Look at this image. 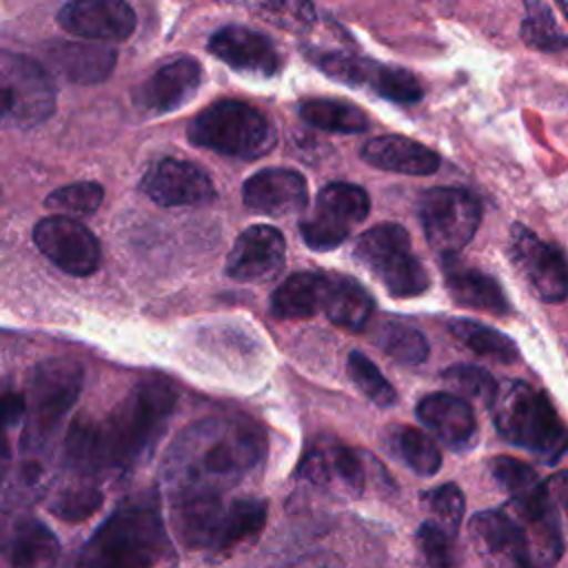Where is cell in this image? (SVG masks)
Instances as JSON below:
<instances>
[{"mask_svg":"<svg viewBox=\"0 0 568 568\" xmlns=\"http://www.w3.org/2000/svg\"><path fill=\"white\" fill-rule=\"evenodd\" d=\"M175 402L178 393L166 379H146L135 384L106 417H78L64 439L69 466L82 475L133 468L162 437Z\"/></svg>","mask_w":568,"mask_h":568,"instance_id":"6da1fadb","label":"cell"},{"mask_svg":"<svg viewBox=\"0 0 568 568\" xmlns=\"http://www.w3.org/2000/svg\"><path fill=\"white\" fill-rule=\"evenodd\" d=\"M266 433L246 417H206L186 426L164 457L171 499L222 497L266 457Z\"/></svg>","mask_w":568,"mask_h":568,"instance_id":"7a4b0ae2","label":"cell"},{"mask_svg":"<svg viewBox=\"0 0 568 568\" xmlns=\"http://www.w3.org/2000/svg\"><path fill=\"white\" fill-rule=\"evenodd\" d=\"M173 555L155 493L124 499L84 544L78 568H162Z\"/></svg>","mask_w":568,"mask_h":568,"instance_id":"3957f363","label":"cell"},{"mask_svg":"<svg viewBox=\"0 0 568 568\" xmlns=\"http://www.w3.org/2000/svg\"><path fill=\"white\" fill-rule=\"evenodd\" d=\"M493 422L501 439L532 453L546 464L559 462L568 450V428L544 390L521 379L497 384L490 404Z\"/></svg>","mask_w":568,"mask_h":568,"instance_id":"277c9868","label":"cell"},{"mask_svg":"<svg viewBox=\"0 0 568 568\" xmlns=\"http://www.w3.org/2000/svg\"><path fill=\"white\" fill-rule=\"evenodd\" d=\"M84 371L69 357H49L36 364L27 377L22 444L36 453L42 448L78 402Z\"/></svg>","mask_w":568,"mask_h":568,"instance_id":"5b68a950","label":"cell"},{"mask_svg":"<svg viewBox=\"0 0 568 568\" xmlns=\"http://www.w3.org/2000/svg\"><path fill=\"white\" fill-rule=\"evenodd\" d=\"M189 140L229 158L257 160L275 146L277 133L255 106L240 100H220L191 120Z\"/></svg>","mask_w":568,"mask_h":568,"instance_id":"8992f818","label":"cell"},{"mask_svg":"<svg viewBox=\"0 0 568 568\" xmlns=\"http://www.w3.org/2000/svg\"><path fill=\"white\" fill-rule=\"evenodd\" d=\"M355 257L393 297H415L430 286L428 271L413 253L410 237L399 224L386 222L364 231L355 242Z\"/></svg>","mask_w":568,"mask_h":568,"instance_id":"52a82bcc","label":"cell"},{"mask_svg":"<svg viewBox=\"0 0 568 568\" xmlns=\"http://www.w3.org/2000/svg\"><path fill=\"white\" fill-rule=\"evenodd\" d=\"M55 109V87L49 71L29 55L0 49V124L31 129Z\"/></svg>","mask_w":568,"mask_h":568,"instance_id":"ba28073f","label":"cell"},{"mask_svg":"<svg viewBox=\"0 0 568 568\" xmlns=\"http://www.w3.org/2000/svg\"><path fill=\"white\" fill-rule=\"evenodd\" d=\"M419 220L428 244L444 257H450L475 237L481 206L466 189L435 186L419 197Z\"/></svg>","mask_w":568,"mask_h":568,"instance_id":"9c48e42d","label":"cell"},{"mask_svg":"<svg viewBox=\"0 0 568 568\" xmlns=\"http://www.w3.org/2000/svg\"><path fill=\"white\" fill-rule=\"evenodd\" d=\"M368 211L371 200L362 186L331 182L317 193L313 213L302 220V237L315 251L335 248L348 237L353 226L366 220Z\"/></svg>","mask_w":568,"mask_h":568,"instance_id":"30bf717a","label":"cell"},{"mask_svg":"<svg viewBox=\"0 0 568 568\" xmlns=\"http://www.w3.org/2000/svg\"><path fill=\"white\" fill-rule=\"evenodd\" d=\"M508 255L535 297L548 304L568 297V264L564 255L524 224H513Z\"/></svg>","mask_w":568,"mask_h":568,"instance_id":"8fae6325","label":"cell"},{"mask_svg":"<svg viewBox=\"0 0 568 568\" xmlns=\"http://www.w3.org/2000/svg\"><path fill=\"white\" fill-rule=\"evenodd\" d=\"M33 242L60 271L84 277L98 271L102 251L95 235L75 217L51 215L36 224Z\"/></svg>","mask_w":568,"mask_h":568,"instance_id":"7c38bea8","label":"cell"},{"mask_svg":"<svg viewBox=\"0 0 568 568\" xmlns=\"http://www.w3.org/2000/svg\"><path fill=\"white\" fill-rule=\"evenodd\" d=\"M468 528L477 552L495 568H521L535 559L526 530L508 508L479 510Z\"/></svg>","mask_w":568,"mask_h":568,"instance_id":"4fadbf2b","label":"cell"},{"mask_svg":"<svg viewBox=\"0 0 568 568\" xmlns=\"http://www.w3.org/2000/svg\"><path fill=\"white\" fill-rule=\"evenodd\" d=\"M286 262L284 235L268 224L242 231L226 257V275L235 282L260 284L282 273Z\"/></svg>","mask_w":568,"mask_h":568,"instance_id":"5bb4252c","label":"cell"},{"mask_svg":"<svg viewBox=\"0 0 568 568\" xmlns=\"http://www.w3.org/2000/svg\"><path fill=\"white\" fill-rule=\"evenodd\" d=\"M58 22L71 36L93 42H122L138 24L135 11L124 0H69Z\"/></svg>","mask_w":568,"mask_h":568,"instance_id":"9a60e30c","label":"cell"},{"mask_svg":"<svg viewBox=\"0 0 568 568\" xmlns=\"http://www.w3.org/2000/svg\"><path fill=\"white\" fill-rule=\"evenodd\" d=\"M142 191L162 206H195L215 197L211 178L193 162L164 158L140 182Z\"/></svg>","mask_w":568,"mask_h":568,"instance_id":"2e32d148","label":"cell"},{"mask_svg":"<svg viewBox=\"0 0 568 568\" xmlns=\"http://www.w3.org/2000/svg\"><path fill=\"white\" fill-rule=\"evenodd\" d=\"M202 84V67L193 58H175L155 69L135 91V106L144 113L164 115L182 109Z\"/></svg>","mask_w":568,"mask_h":568,"instance_id":"e0dca14e","label":"cell"},{"mask_svg":"<svg viewBox=\"0 0 568 568\" xmlns=\"http://www.w3.org/2000/svg\"><path fill=\"white\" fill-rule=\"evenodd\" d=\"M209 51L240 73L271 78L280 71L275 44L260 31L229 24L209 38Z\"/></svg>","mask_w":568,"mask_h":568,"instance_id":"ac0fdd59","label":"cell"},{"mask_svg":"<svg viewBox=\"0 0 568 568\" xmlns=\"http://www.w3.org/2000/svg\"><path fill=\"white\" fill-rule=\"evenodd\" d=\"M242 200L255 213L284 217L306 209L308 189L304 175L293 169H264L244 182Z\"/></svg>","mask_w":568,"mask_h":568,"instance_id":"d6986e66","label":"cell"},{"mask_svg":"<svg viewBox=\"0 0 568 568\" xmlns=\"http://www.w3.org/2000/svg\"><path fill=\"white\" fill-rule=\"evenodd\" d=\"M417 419L450 450H468L477 442L473 406L455 393H430L415 408Z\"/></svg>","mask_w":568,"mask_h":568,"instance_id":"ffe728a7","label":"cell"},{"mask_svg":"<svg viewBox=\"0 0 568 568\" xmlns=\"http://www.w3.org/2000/svg\"><path fill=\"white\" fill-rule=\"evenodd\" d=\"M362 160L377 169L406 175H430L439 166V155L433 149L404 135L371 138L362 146Z\"/></svg>","mask_w":568,"mask_h":568,"instance_id":"44dd1931","label":"cell"},{"mask_svg":"<svg viewBox=\"0 0 568 568\" xmlns=\"http://www.w3.org/2000/svg\"><path fill=\"white\" fill-rule=\"evenodd\" d=\"M13 568H58L60 541L53 530L33 517H20L2 539Z\"/></svg>","mask_w":568,"mask_h":568,"instance_id":"7402d4cb","label":"cell"},{"mask_svg":"<svg viewBox=\"0 0 568 568\" xmlns=\"http://www.w3.org/2000/svg\"><path fill=\"white\" fill-rule=\"evenodd\" d=\"M47 62L69 82L93 84L109 78L115 64V51L106 44L53 42L47 49Z\"/></svg>","mask_w":568,"mask_h":568,"instance_id":"603a6c76","label":"cell"},{"mask_svg":"<svg viewBox=\"0 0 568 568\" xmlns=\"http://www.w3.org/2000/svg\"><path fill=\"white\" fill-rule=\"evenodd\" d=\"M320 308L324 315L348 331H362L373 315V297L368 291L348 275H324Z\"/></svg>","mask_w":568,"mask_h":568,"instance_id":"cb8c5ba5","label":"cell"},{"mask_svg":"<svg viewBox=\"0 0 568 568\" xmlns=\"http://www.w3.org/2000/svg\"><path fill=\"white\" fill-rule=\"evenodd\" d=\"M446 288L448 295L466 308L486 311L493 315H506L510 311V304L497 284L495 277L468 268V266H448L446 268Z\"/></svg>","mask_w":568,"mask_h":568,"instance_id":"d4e9b609","label":"cell"},{"mask_svg":"<svg viewBox=\"0 0 568 568\" xmlns=\"http://www.w3.org/2000/svg\"><path fill=\"white\" fill-rule=\"evenodd\" d=\"M266 524V501L260 497H237L226 504L213 552H229L257 537Z\"/></svg>","mask_w":568,"mask_h":568,"instance_id":"484cf974","label":"cell"},{"mask_svg":"<svg viewBox=\"0 0 568 568\" xmlns=\"http://www.w3.org/2000/svg\"><path fill=\"white\" fill-rule=\"evenodd\" d=\"M324 275L300 271L288 275L271 297V313L280 320H306L320 308Z\"/></svg>","mask_w":568,"mask_h":568,"instance_id":"4316f807","label":"cell"},{"mask_svg":"<svg viewBox=\"0 0 568 568\" xmlns=\"http://www.w3.org/2000/svg\"><path fill=\"white\" fill-rule=\"evenodd\" d=\"M448 331L457 342H462L468 351H473L479 357H488L499 364H513L519 359V351L515 342L493 326H486L475 320L457 317L448 322Z\"/></svg>","mask_w":568,"mask_h":568,"instance_id":"83f0119b","label":"cell"},{"mask_svg":"<svg viewBox=\"0 0 568 568\" xmlns=\"http://www.w3.org/2000/svg\"><path fill=\"white\" fill-rule=\"evenodd\" d=\"M300 115L311 126L333 133H362L368 129L366 113L344 100L311 98L300 104Z\"/></svg>","mask_w":568,"mask_h":568,"instance_id":"f1b7e54d","label":"cell"},{"mask_svg":"<svg viewBox=\"0 0 568 568\" xmlns=\"http://www.w3.org/2000/svg\"><path fill=\"white\" fill-rule=\"evenodd\" d=\"M390 444L395 455L422 477H430L442 468V450L435 439L422 428L397 426L390 433Z\"/></svg>","mask_w":568,"mask_h":568,"instance_id":"f546056e","label":"cell"},{"mask_svg":"<svg viewBox=\"0 0 568 568\" xmlns=\"http://www.w3.org/2000/svg\"><path fill=\"white\" fill-rule=\"evenodd\" d=\"M375 344L395 362L415 366L428 357V342L422 331L399 320H384L373 335Z\"/></svg>","mask_w":568,"mask_h":568,"instance_id":"4dcf8cb0","label":"cell"},{"mask_svg":"<svg viewBox=\"0 0 568 568\" xmlns=\"http://www.w3.org/2000/svg\"><path fill=\"white\" fill-rule=\"evenodd\" d=\"M244 4L260 20L288 33H306L317 20L313 0H244Z\"/></svg>","mask_w":568,"mask_h":568,"instance_id":"1f68e13d","label":"cell"},{"mask_svg":"<svg viewBox=\"0 0 568 568\" xmlns=\"http://www.w3.org/2000/svg\"><path fill=\"white\" fill-rule=\"evenodd\" d=\"M521 38L539 51L568 49V38L559 31L550 9L541 0H526V16L521 20Z\"/></svg>","mask_w":568,"mask_h":568,"instance_id":"d6a6232c","label":"cell"},{"mask_svg":"<svg viewBox=\"0 0 568 568\" xmlns=\"http://www.w3.org/2000/svg\"><path fill=\"white\" fill-rule=\"evenodd\" d=\"M442 379L455 390V395L459 397H468L475 399L479 404H484L486 408H490L495 393H497V382L493 379V375L475 364H455L448 366L442 373Z\"/></svg>","mask_w":568,"mask_h":568,"instance_id":"836d02e7","label":"cell"},{"mask_svg":"<svg viewBox=\"0 0 568 568\" xmlns=\"http://www.w3.org/2000/svg\"><path fill=\"white\" fill-rule=\"evenodd\" d=\"M348 375L353 384L379 408H388L397 402V393L390 382L379 373V368L359 351H353L346 359Z\"/></svg>","mask_w":568,"mask_h":568,"instance_id":"e575fe53","label":"cell"},{"mask_svg":"<svg viewBox=\"0 0 568 568\" xmlns=\"http://www.w3.org/2000/svg\"><path fill=\"white\" fill-rule=\"evenodd\" d=\"M368 87L375 93H379L382 98L393 100V102H402V104L419 102L422 95H424L419 80L410 71L399 69V67L375 64L373 73H371V80H368Z\"/></svg>","mask_w":568,"mask_h":568,"instance_id":"d590c367","label":"cell"},{"mask_svg":"<svg viewBox=\"0 0 568 568\" xmlns=\"http://www.w3.org/2000/svg\"><path fill=\"white\" fill-rule=\"evenodd\" d=\"M104 191L98 182H73L55 189L47 197V206L58 215H89L102 204Z\"/></svg>","mask_w":568,"mask_h":568,"instance_id":"8d00e7d4","label":"cell"},{"mask_svg":"<svg viewBox=\"0 0 568 568\" xmlns=\"http://www.w3.org/2000/svg\"><path fill=\"white\" fill-rule=\"evenodd\" d=\"M488 473L497 481V486L510 495V499L521 497L541 484L532 466L506 455L493 457L488 462Z\"/></svg>","mask_w":568,"mask_h":568,"instance_id":"74e56055","label":"cell"},{"mask_svg":"<svg viewBox=\"0 0 568 568\" xmlns=\"http://www.w3.org/2000/svg\"><path fill=\"white\" fill-rule=\"evenodd\" d=\"M102 501H104V495H102L100 488H95V486H75V488L62 490L51 501L49 508L62 521L80 524V521L89 519L93 513H98L102 508Z\"/></svg>","mask_w":568,"mask_h":568,"instance_id":"f35d334b","label":"cell"},{"mask_svg":"<svg viewBox=\"0 0 568 568\" xmlns=\"http://www.w3.org/2000/svg\"><path fill=\"white\" fill-rule=\"evenodd\" d=\"M424 504L439 519V526L450 537H455L459 530V524L464 519V510H466L462 488L457 484H442L437 488H430L424 493Z\"/></svg>","mask_w":568,"mask_h":568,"instance_id":"ab89813d","label":"cell"},{"mask_svg":"<svg viewBox=\"0 0 568 568\" xmlns=\"http://www.w3.org/2000/svg\"><path fill=\"white\" fill-rule=\"evenodd\" d=\"M328 477H337L346 490L359 495L364 490V464L362 457L346 444H331L322 448Z\"/></svg>","mask_w":568,"mask_h":568,"instance_id":"60d3db41","label":"cell"},{"mask_svg":"<svg viewBox=\"0 0 568 568\" xmlns=\"http://www.w3.org/2000/svg\"><path fill=\"white\" fill-rule=\"evenodd\" d=\"M315 64L331 78L346 82V84H368L371 73H373V62L359 60L346 53H320L315 55Z\"/></svg>","mask_w":568,"mask_h":568,"instance_id":"b9f144b4","label":"cell"},{"mask_svg":"<svg viewBox=\"0 0 568 568\" xmlns=\"http://www.w3.org/2000/svg\"><path fill=\"white\" fill-rule=\"evenodd\" d=\"M417 546L428 568H453L450 535L437 521H424L417 528Z\"/></svg>","mask_w":568,"mask_h":568,"instance_id":"7bdbcfd3","label":"cell"},{"mask_svg":"<svg viewBox=\"0 0 568 568\" xmlns=\"http://www.w3.org/2000/svg\"><path fill=\"white\" fill-rule=\"evenodd\" d=\"M24 419V395L7 384H0V428L11 430Z\"/></svg>","mask_w":568,"mask_h":568,"instance_id":"ee69618b","label":"cell"},{"mask_svg":"<svg viewBox=\"0 0 568 568\" xmlns=\"http://www.w3.org/2000/svg\"><path fill=\"white\" fill-rule=\"evenodd\" d=\"M544 486H546V493L552 499V504L568 513V470H559V473L550 475L544 481Z\"/></svg>","mask_w":568,"mask_h":568,"instance_id":"f6af8a7d","label":"cell"},{"mask_svg":"<svg viewBox=\"0 0 568 568\" xmlns=\"http://www.w3.org/2000/svg\"><path fill=\"white\" fill-rule=\"evenodd\" d=\"M7 433L4 428H0V470L4 468L7 459H9V439H7Z\"/></svg>","mask_w":568,"mask_h":568,"instance_id":"bcb514c9","label":"cell"},{"mask_svg":"<svg viewBox=\"0 0 568 568\" xmlns=\"http://www.w3.org/2000/svg\"><path fill=\"white\" fill-rule=\"evenodd\" d=\"M521 568H548V564H544V561H537V559H530L526 566H521Z\"/></svg>","mask_w":568,"mask_h":568,"instance_id":"7dc6e473","label":"cell"},{"mask_svg":"<svg viewBox=\"0 0 568 568\" xmlns=\"http://www.w3.org/2000/svg\"><path fill=\"white\" fill-rule=\"evenodd\" d=\"M557 2V7L561 9V13L566 16V20H568V0H555Z\"/></svg>","mask_w":568,"mask_h":568,"instance_id":"c3c4849f","label":"cell"}]
</instances>
